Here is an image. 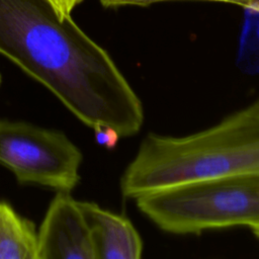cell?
I'll return each instance as SVG.
<instances>
[{
    "instance_id": "obj_2",
    "label": "cell",
    "mask_w": 259,
    "mask_h": 259,
    "mask_svg": "<svg viewBox=\"0 0 259 259\" xmlns=\"http://www.w3.org/2000/svg\"><path fill=\"white\" fill-rule=\"evenodd\" d=\"M259 175V98L184 137L148 134L120 178L125 198L226 177Z\"/></svg>"
},
{
    "instance_id": "obj_7",
    "label": "cell",
    "mask_w": 259,
    "mask_h": 259,
    "mask_svg": "<svg viewBox=\"0 0 259 259\" xmlns=\"http://www.w3.org/2000/svg\"><path fill=\"white\" fill-rule=\"evenodd\" d=\"M0 259H37L34 224L5 201L0 202Z\"/></svg>"
},
{
    "instance_id": "obj_8",
    "label": "cell",
    "mask_w": 259,
    "mask_h": 259,
    "mask_svg": "<svg viewBox=\"0 0 259 259\" xmlns=\"http://www.w3.org/2000/svg\"><path fill=\"white\" fill-rule=\"evenodd\" d=\"M102 6L112 8L121 6H149L154 3L170 0H99ZM207 1H219L230 4L241 6L247 10L259 12V0H207Z\"/></svg>"
},
{
    "instance_id": "obj_9",
    "label": "cell",
    "mask_w": 259,
    "mask_h": 259,
    "mask_svg": "<svg viewBox=\"0 0 259 259\" xmlns=\"http://www.w3.org/2000/svg\"><path fill=\"white\" fill-rule=\"evenodd\" d=\"M94 133H95V138L97 143L108 149L115 147L118 142V139L120 138L117 132H115L110 127H105V126L94 130Z\"/></svg>"
},
{
    "instance_id": "obj_12",
    "label": "cell",
    "mask_w": 259,
    "mask_h": 259,
    "mask_svg": "<svg viewBox=\"0 0 259 259\" xmlns=\"http://www.w3.org/2000/svg\"><path fill=\"white\" fill-rule=\"evenodd\" d=\"M0 84H1V74H0Z\"/></svg>"
},
{
    "instance_id": "obj_10",
    "label": "cell",
    "mask_w": 259,
    "mask_h": 259,
    "mask_svg": "<svg viewBox=\"0 0 259 259\" xmlns=\"http://www.w3.org/2000/svg\"><path fill=\"white\" fill-rule=\"evenodd\" d=\"M63 15H70L72 10L83 0H52Z\"/></svg>"
},
{
    "instance_id": "obj_11",
    "label": "cell",
    "mask_w": 259,
    "mask_h": 259,
    "mask_svg": "<svg viewBox=\"0 0 259 259\" xmlns=\"http://www.w3.org/2000/svg\"><path fill=\"white\" fill-rule=\"evenodd\" d=\"M252 231H253L254 235H255V236H256V237L259 239V226L252 228Z\"/></svg>"
},
{
    "instance_id": "obj_3",
    "label": "cell",
    "mask_w": 259,
    "mask_h": 259,
    "mask_svg": "<svg viewBox=\"0 0 259 259\" xmlns=\"http://www.w3.org/2000/svg\"><path fill=\"white\" fill-rule=\"evenodd\" d=\"M135 200L143 214L171 234L259 226V175L255 174L183 184Z\"/></svg>"
},
{
    "instance_id": "obj_1",
    "label": "cell",
    "mask_w": 259,
    "mask_h": 259,
    "mask_svg": "<svg viewBox=\"0 0 259 259\" xmlns=\"http://www.w3.org/2000/svg\"><path fill=\"white\" fill-rule=\"evenodd\" d=\"M0 54L93 131L127 138L141 130L143 105L122 73L52 0H0Z\"/></svg>"
},
{
    "instance_id": "obj_4",
    "label": "cell",
    "mask_w": 259,
    "mask_h": 259,
    "mask_svg": "<svg viewBox=\"0 0 259 259\" xmlns=\"http://www.w3.org/2000/svg\"><path fill=\"white\" fill-rule=\"evenodd\" d=\"M80 150L62 133L20 121L0 120V164L20 183L71 192L78 183Z\"/></svg>"
},
{
    "instance_id": "obj_6",
    "label": "cell",
    "mask_w": 259,
    "mask_h": 259,
    "mask_svg": "<svg viewBox=\"0 0 259 259\" xmlns=\"http://www.w3.org/2000/svg\"><path fill=\"white\" fill-rule=\"evenodd\" d=\"M88 225L95 259H139L142 238L132 222L94 202L78 201Z\"/></svg>"
},
{
    "instance_id": "obj_5",
    "label": "cell",
    "mask_w": 259,
    "mask_h": 259,
    "mask_svg": "<svg viewBox=\"0 0 259 259\" xmlns=\"http://www.w3.org/2000/svg\"><path fill=\"white\" fill-rule=\"evenodd\" d=\"M37 259H95L90 231L79 202L58 191L37 233Z\"/></svg>"
}]
</instances>
